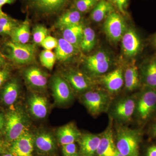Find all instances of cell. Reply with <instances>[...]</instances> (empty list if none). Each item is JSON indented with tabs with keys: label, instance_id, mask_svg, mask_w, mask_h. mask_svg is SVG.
Instances as JSON below:
<instances>
[{
	"label": "cell",
	"instance_id": "1",
	"mask_svg": "<svg viewBox=\"0 0 156 156\" xmlns=\"http://www.w3.org/2000/svg\"><path fill=\"white\" fill-rule=\"evenodd\" d=\"M5 118L6 138L10 142H13L28 130L27 116L20 108L17 107L9 111Z\"/></svg>",
	"mask_w": 156,
	"mask_h": 156
},
{
	"label": "cell",
	"instance_id": "2",
	"mask_svg": "<svg viewBox=\"0 0 156 156\" xmlns=\"http://www.w3.org/2000/svg\"><path fill=\"white\" fill-rule=\"evenodd\" d=\"M140 134L139 131L126 127L117 129L116 147L125 156H139Z\"/></svg>",
	"mask_w": 156,
	"mask_h": 156
},
{
	"label": "cell",
	"instance_id": "3",
	"mask_svg": "<svg viewBox=\"0 0 156 156\" xmlns=\"http://www.w3.org/2000/svg\"><path fill=\"white\" fill-rule=\"evenodd\" d=\"M81 99L89 112L95 116L106 110L109 104L110 97L105 91L93 90L85 92Z\"/></svg>",
	"mask_w": 156,
	"mask_h": 156
},
{
	"label": "cell",
	"instance_id": "4",
	"mask_svg": "<svg viewBox=\"0 0 156 156\" xmlns=\"http://www.w3.org/2000/svg\"><path fill=\"white\" fill-rule=\"evenodd\" d=\"M7 58L17 64H25L34 58L35 47L30 44H21L10 41L6 44Z\"/></svg>",
	"mask_w": 156,
	"mask_h": 156
},
{
	"label": "cell",
	"instance_id": "5",
	"mask_svg": "<svg viewBox=\"0 0 156 156\" xmlns=\"http://www.w3.org/2000/svg\"><path fill=\"white\" fill-rule=\"evenodd\" d=\"M156 109V89L145 86L136 101L137 116L141 120L147 119Z\"/></svg>",
	"mask_w": 156,
	"mask_h": 156
},
{
	"label": "cell",
	"instance_id": "6",
	"mask_svg": "<svg viewBox=\"0 0 156 156\" xmlns=\"http://www.w3.org/2000/svg\"><path fill=\"white\" fill-rule=\"evenodd\" d=\"M51 86L55 103L58 105L67 104L73 99L70 86L64 77L56 75L53 76Z\"/></svg>",
	"mask_w": 156,
	"mask_h": 156
},
{
	"label": "cell",
	"instance_id": "7",
	"mask_svg": "<svg viewBox=\"0 0 156 156\" xmlns=\"http://www.w3.org/2000/svg\"><path fill=\"white\" fill-rule=\"evenodd\" d=\"M104 29L109 39L114 42L119 41L126 31V26L122 17L113 11L106 17Z\"/></svg>",
	"mask_w": 156,
	"mask_h": 156
},
{
	"label": "cell",
	"instance_id": "8",
	"mask_svg": "<svg viewBox=\"0 0 156 156\" xmlns=\"http://www.w3.org/2000/svg\"><path fill=\"white\" fill-rule=\"evenodd\" d=\"M86 65L88 70L93 75H101L109 69L110 58L104 51H99L87 58Z\"/></svg>",
	"mask_w": 156,
	"mask_h": 156
},
{
	"label": "cell",
	"instance_id": "9",
	"mask_svg": "<svg viewBox=\"0 0 156 156\" xmlns=\"http://www.w3.org/2000/svg\"><path fill=\"white\" fill-rule=\"evenodd\" d=\"M12 142L11 152L13 156H32L34 136L28 130Z\"/></svg>",
	"mask_w": 156,
	"mask_h": 156
},
{
	"label": "cell",
	"instance_id": "10",
	"mask_svg": "<svg viewBox=\"0 0 156 156\" xmlns=\"http://www.w3.org/2000/svg\"><path fill=\"white\" fill-rule=\"evenodd\" d=\"M136 101L134 98L127 97L118 101L113 110L115 119L122 122L131 119L136 109Z\"/></svg>",
	"mask_w": 156,
	"mask_h": 156
},
{
	"label": "cell",
	"instance_id": "11",
	"mask_svg": "<svg viewBox=\"0 0 156 156\" xmlns=\"http://www.w3.org/2000/svg\"><path fill=\"white\" fill-rule=\"evenodd\" d=\"M23 76L27 84L33 89L42 90L47 87L48 76L39 68L27 69L23 72Z\"/></svg>",
	"mask_w": 156,
	"mask_h": 156
},
{
	"label": "cell",
	"instance_id": "12",
	"mask_svg": "<svg viewBox=\"0 0 156 156\" xmlns=\"http://www.w3.org/2000/svg\"><path fill=\"white\" fill-rule=\"evenodd\" d=\"M63 77L72 87L77 92H83L89 90L92 83L90 78L83 73L75 70L65 73Z\"/></svg>",
	"mask_w": 156,
	"mask_h": 156
},
{
	"label": "cell",
	"instance_id": "13",
	"mask_svg": "<svg viewBox=\"0 0 156 156\" xmlns=\"http://www.w3.org/2000/svg\"><path fill=\"white\" fill-rule=\"evenodd\" d=\"M28 105L31 114L37 119H44L48 115V100L44 96L33 94L29 98Z\"/></svg>",
	"mask_w": 156,
	"mask_h": 156
},
{
	"label": "cell",
	"instance_id": "14",
	"mask_svg": "<svg viewBox=\"0 0 156 156\" xmlns=\"http://www.w3.org/2000/svg\"><path fill=\"white\" fill-rule=\"evenodd\" d=\"M122 48L124 54L128 57L135 56L139 52L141 42L134 30H126L122 38Z\"/></svg>",
	"mask_w": 156,
	"mask_h": 156
},
{
	"label": "cell",
	"instance_id": "15",
	"mask_svg": "<svg viewBox=\"0 0 156 156\" xmlns=\"http://www.w3.org/2000/svg\"><path fill=\"white\" fill-rule=\"evenodd\" d=\"M117 150L113 131L109 127L101 135L100 143L95 154L96 156H114Z\"/></svg>",
	"mask_w": 156,
	"mask_h": 156
},
{
	"label": "cell",
	"instance_id": "16",
	"mask_svg": "<svg viewBox=\"0 0 156 156\" xmlns=\"http://www.w3.org/2000/svg\"><path fill=\"white\" fill-rule=\"evenodd\" d=\"M101 81L110 93H114L119 92L124 84L122 69L118 68L106 74L102 77Z\"/></svg>",
	"mask_w": 156,
	"mask_h": 156
},
{
	"label": "cell",
	"instance_id": "17",
	"mask_svg": "<svg viewBox=\"0 0 156 156\" xmlns=\"http://www.w3.org/2000/svg\"><path fill=\"white\" fill-rule=\"evenodd\" d=\"M81 135V132L73 123L62 126L56 131L58 142L62 146L78 141Z\"/></svg>",
	"mask_w": 156,
	"mask_h": 156
},
{
	"label": "cell",
	"instance_id": "18",
	"mask_svg": "<svg viewBox=\"0 0 156 156\" xmlns=\"http://www.w3.org/2000/svg\"><path fill=\"white\" fill-rule=\"evenodd\" d=\"M42 153L52 152L56 148V141L53 135L48 131H40L34 136V147Z\"/></svg>",
	"mask_w": 156,
	"mask_h": 156
},
{
	"label": "cell",
	"instance_id": "19",
	"mask_svg": "<svg viewBox=\"0 0 156 156\" xmlns=\"http://www.w3.org/2000/svg\"><path fill=\"white\" fill-rule=\"evenodd\" d=\"M101 135L86 134H82L78 140L81 154L83 156H94L99 145Z\"/></svg>",
	"mask_w": 156,
	"mask_h": 156
},
{
	"label": "cell",
	"instance_id": "20",
	"mask_svg": "<svg viewBox=\"0 0 156 156\" xmlns=\"http://www.w3.org/2000/svg\"><path fill=\"white\" fill-rule=\"evenodd\" d=\"M37 10L47 13H55L62 9L69 0H29Z\"/></svg>",
	"mask_w": 156,
	"mask_h": 156
},
{
	"label": "cell",
	"instance_id": "21",
	"mask_svg": "<svg viewBox=\"0 0 156 156\" xmlns=\"http://www.w3.org/2000/svg\"><path fill=\"white\" fill-rule=\"evenodd\" d=\"M84 29L81 23L66 27L62 30V38L79 49L80 48Z\"/></svg>",
	"mask_w": 156,
	"mask_h": 156
},
{
	"label": "cell",
	"instance_id": "22",
	"mask_svg": "<svg viewBox=\"0 0 156 156\" xmlns=\"http://www.w3.org/2000/svg\"><path fill=\"white\" fill-rule=\"evenodd\" d=\"M20 87L15 80L7 82L3 88L2 92V100L5 105H11L17 100L19 94Z\"/></svg>",
	"mask_w": 156,
	"mask_h": 156
},
{
	"label": "cell",
	"instance_id": "23",
	"mask_svg": "<svg viewBox=\"0 0 156 156\" xmlns=\"http://www.w3.org/2000/svg\"><path fill=\"white\" fill-rule=\"evenodd\" d=\"M78 49L65 40L63 38L58 40V44L56 48V59L65 61L76 54Z\"/></svg>",
	"mask_w": 156,
	"mask_h": 156
},
{
	"label": "cell",
	"instance_id": "24",
	"mask_svg": "<svg viewBox=\"0 0 156 156\" xmlns=\"http://www.w3.org/2000/svg\"><path fill=\"white\" fill-rule=\"evenodd\" d=\"M30 25L29 21L26 20L21 24L14 29L11 35V41L18 44H26L30 38Z\"/></svg>",
	"mask_w": 156,
	"mask_h": 156
},
{
	"label": "cell",
	"instance_id": "25",
	"mask_svg": "<svg viewBox=\"0 0 156 156\" xmlns=\"http://www.w3.org/2000/svg\"><path fill=\"white\" fill-rule=\"evenodd\" d=\"M82 15L77 10L68 11L62 15L56 22V26L61 30L80 23Z\"/></svg>",
	"mask_w": 156,
	"mask_h": 156
},
{
	"label": "cell",
	"instance_id": "26",
	"mask_svg": "<svg viewBox=\"0 0 156 156\" xmlns=\"http://www.w3.org/2000/svg\"><path fill=\"white\" fill-rule=\"evenodd\" d=\"M113 11V7L110 3L105 0H100L92 10L91 17L95 22H99Z\"/></svg>",
	"mask_w": 156,
	"mask_h": 156
},
{
	"label": "cell",
	"instance_id": "27",
	"mask_svg": "<svg viewBox=\"0 0 156 156\" xmlns=\"http://www.w3.org/2000/svg\"><path fill=\"white\" fill-rule=\"evenodd\" d=\"M124 81L126 89L128 91H134L139 87V74L136 66L132 65L126 69L124 76Z\"/></svg>",
	"mask_w": 156,
	"mask_h": 156
},
{
	"label": "cell",
	"instance_id": "28",
	"mask_svg": "<svg viewBox=\"0 0 156 156\" xmlns=\"http://www.w3.org/2000/svg\"><path fill=\"white\" fill-rule=\"evenodd\" d=\"M143 77L146 86L156 89V59L151 60L146 65Z\"/></svg>",
	"mask_w": 156,
	"mask_h": 156
},
{
	"label": "cell",
	"instance_id": "29",
	"mask_svg": "<svg viewBox=\"0 0 156 156\" xmlns=\"http://www.w3.org/2000/svg\"><path fill=\"white\" fill-rule=\"evenodd\" d=\"M96 36L95 31L90 27L84 28L80 48L85 52L91 51L95 47Z\"/></svg>",
	"mask_w": 156,
	"mask_h": 156
},
{
	"label": "cell",
	"instance_id": "30",
	"mask_svg": "<svg viewBox=\"0 0 156 156\" xmlns=\"http://www.w3.org/2000/svg\"><path fill=\"white\" fill-rule=\"evenodd\" d=\"M17 25V21L8 15L0 17V35L11 36Z\"/></svg>",
	"mask_w": 156,
	"mask_h": 156
},
{
	"label": "cell",
	"instance_id": "31",
	"mask_svg": "<svg viewBox=\"0 0 156 156\" xmlns=\"http://www.w3.org/2000/svg\"><path fill=\"white\" fill-rule=\"evenodd\" d=\"M56 58L55 53L51 50H43L40 54V60L43 66L48 69L53 68Z\"/></svg>",
	"mask_w": 156,
	"mask_h": 156
},
{
	"label": "cell",
	"instance_id": "32",
	"mask_svg": "<svg viewBox=\"0 0 156 156\" xmlns=\"http://www.w3.org/2000/svg\"><path fill=\"white\" fill-rule=\"evenodd\" d=\"M48 29L44 26L37 25L33 30V38L35 44H41L48 36Z\"/></svg>",
	"mask_w": 156,
	"mask_h": 156
},
{
	"label": "cell",
	"instance_id": "33",
	"mask_svg": "<svg viewBox=\"0 0 156 156\" xmlns=\"http://www.w3.org/2000/svg\"><path fill=\"white\" fill-rule=\"evenodd\" d=\"M100 0H76V10L80 13H84L89 11L95 7Z\"/></svg>",
	"mask_w": 156,
	"mask_h": 156
},
{
	"label": "cell",
	"instance_id": "34",
	"mask_svg": "<svg viewBox=\"0 0 156 156\" xmlns=\"http://www.w3.org/2000/svg\"><path fill=\"white\" fill-rule=\"evenodd\" d=\"M58 44V40L50 36H48L44 40L41 45L45 50H51L56 48Z\"/></svg>",
	"mask_w": 156,
	"mask_h": 156
},
{
	"label": "cell",
	"instance_id": "35",
	"mask_svg": "<svg viewBox=\"0 0 156 156\" xmlns=\"http://www.w3.org/2000/svg\"><path fill=\"white\" fill-rule=\"evenodd\" d=\"M62 151L64 156H70L77 154V148L75 143L62 146Z\"/></svg>",
	"mask_w": 156,
	"mask_h": 156
},
{
	"label": "cell",
	"instance_id": "36",
	"mask_svg": "<svg viewBox=\"0 0 156 156\" xmlns=\"http://www.w3.org/2000/svg\"><path fill=\"white\" fill-rule=\"evenodd\" d=\"M10 75V71L7 69H0V88L8 80Z\"/></svg>",
	"mask_w": 156,
	"mask_h": 156
},
{
	"label": "cell",
	"instance_id": "37",
	"mask_svg": "<svg viewBox=\"0 0 156 156\" xmlns=\"http://www.w3.org/2000/svg\"><path fill=\"white\" fill-rule=\"evenodd\" d=\"M122 13L125 14V7L128 3V0H111Z\"/></svg>",
	"mask_w": 156,
	"mask_h": 156
},
{
	"label": "cell",
	"instance_id": "38",
	"mask_svg": "<svg viewBox=\"0 0 156 156\" xmlns=\"http://www.w3.org/2000/svg\"><path fill=\"white\" fill-rule=\"evenodd\" d=\"M147 156H156V145L152 146L147 149Z\"/></svg>",
	"mask_w": 156,
	"mask_h": 156
},
{
	"label": "cell",
	"instance_id": "39",
	"mask_svg": "<svg viewBox=\"0 0 156 156\" xmlns=\"http://www.w3.org/2000/svg\"><path fill=\"white\" fill-rule=\"evenodd\" d=\"M15 0H0V9L2 10V7L6 4H12L14 2Z\"/></svg>",
	"mask_w": 156,
	"mask_h": 156
},
{
	"label": "cell",
	"instance_id": "40",
	"mask_svg": "<svg viewBox=\"0 0 156 156\" xmlns=\"http://www.w3.org/2000/svg\"><path fill=\"white\" fill-rule=\"evenodd\" d=\"M6 64V60L3 54L0 52V69L2 68Z\"/></svg>",
	"mask_w": 156,
	"mask_h": 156
},
{
	"label": "cell",
	"instance_id": "41",
	"mask_svg": "<svg viewBox=\"0 0 156 156\" xmlns=\"http://www.w3.org/2000/svg\"><path fill=\"white\" fill-rule=\"evenodd\" d=\"M5 127V118L0 114V130H2Z\"/></svg>",
	"mask_w": 156,
	"mask_h": 156
},
{
	"label": "cell",
	"instance_id": "42",
	"mask_svg": "<svg viewBox=\"0 0 156 156\" xmlns=\"http://www.w3.org/2000/svg\"><path fill=\"white\" fill-rule=\"evenodd\" d=\"M8 16L7 14H5V12H3L2 10L0 9V17H5Z\"/></svg>",
	"mask_w": 156,
	"mask_h": 156
},
{
	"label": "cell",
	"instance_id": "43",
	"mask_svg": "<svg viewBox=\"0 0 156 156\" xmlns=\"http://www.w3.org/2000/svg\"><path fill=\"white\" fill-rule=\"evenodd\" d=\"M152 132L154 136L156 137V123L154 125L153 128Z\"/></svg>",
	"mask_w": 156,
	"mask_h": 156
},
{
	"label": "cell",
	"instance_id": "44",
	"mask_svg": "<svg viewBox=\"0 0 156 156\" xmlns=\"http://www.w3.org/2000/svg\"><path fill=\"white\" fill-rule=\"evenodd\" d=\"M114 156H125L122 154H121V153L119 152L118 150H117Z\"/></svg>",
	"mask_w": 156,
	"mask_h": 156
},
{
	"label": "cell",
	"instance_id": "45",
	"mask_svg": "<svg viewBox=\"0 0 156 156\" xmlns=\"http://www.w3.org/2000/svg\"><path fill=\"white\" fill-rule=\"evenodd\" d=\"M2 141H1V140H0V152H1V151L2 150Z\"/></svg>",
	"mask_w": 156,
	"mask_h": 156
},
{
	"label": "cell",
	"instance_id": "46",
	"mask_svg": "<svg viewBox=\"0 0 156 156\" xmlns=\"http://www.w3.org/2000/svg\"><path fill=\"white\" fill-rule=\"evenodd\" d=\"M2 156H14L11 154H6Z\"/></svg>",
	"mask_w": 156,
	"mask_h": 156
},
{
	"label": "cell",
	"instance_id": "47",
	"mask_svg": "<svg viewBox=\"0 0 156 156\" xmlns=\"http://www.w3.org/2000/svg\"><path fill=\"white\" fill-rule=\"evenodd\" d=\"M154 43L155 45L156 46V35L155 37H154Z\"/></svg>",
	"mask_w": 156,
	"mask_h": 156
},
{
	"label": "cell",
	"instance_id": "48",
	"mask_svg": "<svg viewBox=\"0 0 156 156\" xmlns=\"http://www.w3.org/2000/svg\"><path fill=\"white\" fill-rule=\"evenodd\" d=\"M70 156H79V154H76Z\"/></svg>",
	"mask_w": 156,
	"mask_h": 156
}]
</instances>
